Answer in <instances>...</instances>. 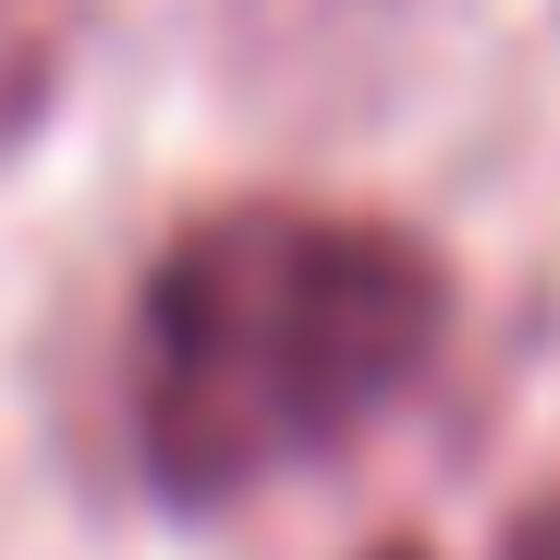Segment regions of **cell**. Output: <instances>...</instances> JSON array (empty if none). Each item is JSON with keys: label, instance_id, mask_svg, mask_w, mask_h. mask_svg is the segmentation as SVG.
Segmentation results:
<instances>
[{"label": "cell", "instance_id": "cell-1", "mask_svg": "<svg viewBox=\"0 0 560 560\" xmlns=\"http://www.w3.org/2000/svg\"><path fill=\"white\" fill-rule=\"evenodd\" d=\"M451 341V268L402 220L244 196L183 220L135 305V451L171 512H232L268 476L378 427Z\"/></svg>", "mask_w": 560, "mask_h": 560}, {"label": "cell", "instance_id": "cell-2", "mask_svg": "<svg viewBox=\"0 0 560 560\" xmlns=\"http://www.w3.org/2000/svg\"><path fill=\"white\" fill-rule=\"evenodd\" d=\"M85 25H98V0H0V159L37 147V122L61 110Z\"/></svg>", "mask_w": 560, "mask_h": 560}, {"label": "cell", "instance_id": "cell-3", "mask_svg": "<svg viewBox=\"0 0 560 560\" xmlns=\"http://www.w3.org/2000/svg\"><path fill=\"white\" fill-rule=\"evenodd\" d=\"M500 560H560V488L512 512V536H500Z\"/></svg>", "mask_w": 560, "mask_h": 560}, {"label": "cell", "instance_id": "cell-4", "mask_svg": "<svg viewBox=\"0 0 560 560\" xmlns=\"http://www.w3.org/2000/svg\"><path fill=\"white\" fill-rule=\"evenodd\" d=\"M365 560H427V548H415V536H390V548H365Z\"/></svg>", "mask_w": 560, "mask_h": 560}]
</instances>
